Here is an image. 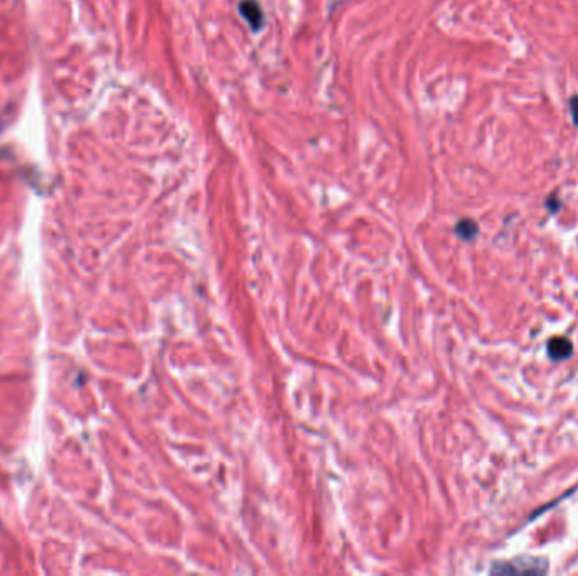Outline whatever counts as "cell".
I'll use <instances>...</instances> for the list:
<instances>
[{
	"instance_id": "6da1fadb",
	"label": "cell",
	"mask_w": 578,
	"mask_h": 576,
	"mask_svg": "<svg viewBox=\"0 0 578 576\" xmlns=\"http://www.w3.org/2000/svg\"><path fill=\"white\" fill-rule=\"evenodd\" d=\"M519 566L516 563H501V564H496V566L492 568V573H544L546 571V561L544 560H536V558H527L526 564L525 563V558L523 560H519Z\"/></svg>"
},
{
	"instance_id": "7a4b0ae2",
	"label": "cell",
	"mask_w": 578,
	"mask_h": 576,
	"mask_svg": "<svg viewBox=\"0 0 578 576\" xmlns=\"http://www.w3.org/2000/svg\"><path fill=\"white\" fill-rule=\"evenodd\" d=\"M238 10H240L242 17L251 25L252 31H261L264 25V12L255 0H242Z\"/></svg>"
},
{
	"instance_id": "3957f363",
	"label": "cell",
	"mask_w": 578,
	"mask_h": 576,
	"mask_svg": "<svg viewBox=\"0 0 578 576\" xmlns=\"http://www.w3.org/2000/svg\"><path fill=\"white\" fill-rule=\"evenodd\" d=\"M572 353V342H570L568 338H565V336H556V338H551L550 342H548V357H550L551 360H565V358H568Z\"/></svg>"
},
{
	"instance_id": "277c9868",
	"label": "cell",
	"mask_w": 578,
	"mask_h": 576,
	"mask_svg": "<svg viewBox=\"0 0 578 576\" xmlns=\"http://www.w3.org/2000/svg\"><path fill=\"white\" fill-rule=\"evenodd\" d=\"M457 234L460 235L464 240H472V238H475V235L479 234V227H477V223L473 222V220L465 218L457 223Z\"/></svg>"
},
{
	"instance_id": "5b68a950",
	"label": "cell",
	"mask_w": 578,
	"mask_h": 576,
	"mask_svg": "<svg viewBox=\"0 0 578 576\" xmlns=\"http://www.w3.org/2000/svg\"><path fill=\"white\" fill-rule=\"evenodd\" d=\"M570 114H572L573 122H575V125L578 127V95L570 100Z\"/></svg>"
}]
</instances>
